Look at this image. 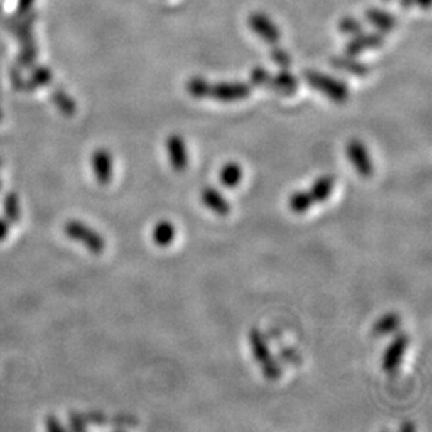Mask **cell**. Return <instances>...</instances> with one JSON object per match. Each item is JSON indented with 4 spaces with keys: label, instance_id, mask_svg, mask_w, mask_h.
Wrapping results in <instances>:
<instances>
[{
    "label": "cell",
    "instance_id": "12",
    "mask_svg": "<svg viewBox=\"0 0 432 432\" xmlns=\"http://www.w3.org/2000/svg\"><path fill=\"white\" fill-rule=\"evenodd\" d=\"M330 65L340 72H345V73H348L351 76H357V77H365L369 75V70H371L365 63L357 60L355 56H350V55L332 58Z\"/></svg>",
    "mask_w": 432,
    "mask_h": 432
},
{
    "label": "cell",
    "instance_id": "17",
    "mask_svg": "<svg viewBox=\"0 0 432 432\" xmlns=\"http://www.w3.org/2000/svg\"><path fill=\"white\" fill-rule=\"evenodd\" d=\"M153 241L160 248L170 247L176 237V228L170 221H160L153 230Z\"/></svg>",
    "mask_w": 432,
    "mask_h": 432
},
{
    "label": "cell",
    "instance_id": "39",
    "mask_svg": "<svg viewBox=\"0 0 432 432\" xmlns=\"http://www.w3.org/2000/svg\"><path fill=\"white\" fill-rule=\"evenodd\" d=\"M384 1H390V0H384Z\"/></svg>",
    "mask_w": 432,
    "mask_h": 432
},
{
    "label": "cell",
    "instance_id": "40",
    "mask_svg": "<svg viewBox=\"0 0 432 432\" xmlns=\"http://www.w3.org/2000/svg\"><path fill=\"white\" fill-rule=\"evenodd\" d=\"M0 11H1V7H0Z\"/></svg>",
    "mask_w": 432,
    "mask_h": 432
},
{
    "label": "cell",
    "instance_id": "30",
    "mask_svg": "<svg viewBox=\"0 0 432 432\" xmlns=\"http://www.w3.org/2000/svg\"><path fill=\"white\" fill-rule=\"evenodd\" d=\"M45 427L46 430L50 432H65L66 427L60 424V421L55 417V416H48L46 421H45Z\"/></svg>",
    "mask_w": 432,
    "mask_h": 432
},
{
    "label": "cell",
    "instance_id": "11",
    "mask_svg": "<svg viewBox=\"0 0 432 432\" xmlns=\"http://www.w3.org/2000/svg\"><path fill=\"white\" fill-rule=\"evenodd\" d=\"M200 198H202L203 205L218 216H228L231 213V205L224 198V195L220 190H217L216 188L206 186L202 190Z\"/></svg>",
    "mask_w": 432,
    "mask_h": 432
},
{
    "label": "cell",
    "instance_id": "6",
    "mask_svg": "<svg viewBox=\"0 0 432 432\" xmlns=\"http://www.w3.org/2000/svg\"><path fill=\"white\" fill-rule=\"evenodd\" d=\"M249 28L264 43L274 45L281 38L279 26L264 13H252L248 17Z\"/></svg>",
    "mask_w": 432,
    "mask_h": 432
},
{
    "label": "cell",
    "instance_id": "23",
    "mask_svg": "<svg viewBox=\"0 0 432 432\" xmlns=\"http://www.w3.org/2000/svg\"><path fill=\"white\" fill-rule=\"evenodd\" d=\"M270 59L281 69H288L293 63V58L291 55L281 46H277L274 43V46L270 49Z\"/></svg>",
    "mask_w": 432,
    "mask_h": 432
},
{
    "label": "cell",
    "instance_id": "16",
    "mask_svg": "<svg viewBox=\"0 0 432 432\" xmlns=\"http://www.w3.org/2000/svg\"><path fill=\"white\" fill-rule=\"evenodd\" d=\"M401 325V318L400 315L394 313V312H389L384 316H381L374 325H372V329H371V333L372 336H377V338H382V336H387L390 335L393 332H396Z\"/></svg>",
    "mask_w": 432,
    "mask_h": 432
},
{
    "label": "cell",
    "instance_id": "5",
    "mask_svg": "<svg viewBox=\"0 0 432 432\" xmlns=\"http://www.w3.org/2000/svg\"><path fill=\"white\" fill-rule=\"evenodd\" d=\"M346 153L351 166L355 168L360 176L371 178L374 175V164L371 156L368 153V148L361 140L358 139L350 140L347 144Z\"/></svg>",
    "mask_w": 432,
    "mask_h": 432
},
{
    "label": "cell",
    "instance_id": "28",
    "mask_svg": "<svg viewBox=\"0 0 432 432\" xmlns=\"http://www.w3.org/2000/svg\"><path fill=\"white\" fill-rule=\"evenodd\" d=\"M69 427L72 431H86L88 428L83 413L72 411L69 414Z\"/></svg>",
    "mask_w": 432,
    "mask_h": 432
},
{
    "label": "cell",
    "instance_id": "31",
    "mask_svg": "<svg viewBox=\"0 0 432 432\" xmlns=\"http://www.w3.org/2000/svg\"><path fill=\"white\" fill-rule=\"evenodd\" d=\"M36 0H18L17 1V14L21 17L24 14H27L31 9H33V4H34Z\"/></svg>",
    "mask_w": 432,
    "mask_h": 432
},
{
    "label": "cell",
    "instance_id": "10",
    "mask_svg": "<svg viewBox=\"0 0 432 432\" xmlns=\"http://www.w3.org/2000/svg\"><path fill=\"white\" fill-rule=\"evenodd\" d=\"M384 36L381 33H360L346 45V53L350 56H358L360 53L377 49L384 45Z\"/></svg>",
    "mask_w": 432,
    "mask_h": 432
},
{
    "label": "cell",
    "instance_id": "2",
    "mask_svg": "<svg viewBox=\"0 0 432 432\" xmlns=\"http://www.w3.org/2000/svg\"><path fill=\"white\" fill-rule=\"evenodd\" d=\"M249 347L254 358L259 364L264 378L269 381H277L281 377V367L273 358L271 351L266 343V339L258 329L249 330Z\"/></svg>",
    "mask_w": 432,
    "mask_h": 432
},
{
    "label": "cell",
    "instance_id": "25",
    "mask_svg": "<svg viewBox=\"0 0 432 432\" xmlns=\"http://www.w3.org/2000/svg\"><path fill=\"white\" fill-rule=\"evenodd\" d=\"M50 80H52L50 72L46 68H38L33 72L30 80L27 82L28 86L26 87V90H34L37 87L46 86Z\"/></svg>",
    "mask_w": 432,
    "mask_h": 432
},
{
    "label": "cell",
    "instance_id": "20",
    "mask_svg": "<svg viewBox=\"0 0 432 432\" xmlns=\"http://www.w3.org/2000/svg\"><path fill=\"white\" fill-rule=\"evenodd\" d=\"M315 205L309 190H298L294 192L288 199V207L296 215H303Z\"/></svg>",
    "mask_w": 432,
    "mask_h": 432
},
{
    "label": "cell",
    "instance_id": "24",
    "mask_svg": "<svg viewBox=\"0 0 432 432\" xmlns=\"http://www.w3.org/2000/svg\"><path fill=\"white\" fill-rule=\"evenodd\" d=\"M36 59H37V46L34 43V40L23 43L21 53H20V58H18L20 65L23 68H30V66H33Z\"/></svg>",
    "mask_w": 432,
    "mask_h": 432
},
{
    "label": "cell",
    "instance_id": "9",
    "mask_svg": "<svg viewBox=\"0 0 432 432\" xmlns=\"http://www.w3.org/2000/svg\"><path fill=\"white\" fill-rule=\"evenodd\" d=\"M167 151L173 171L183 173L189 166V154L185 140L179 134H171L167 139Z\"/></svg>",
    "mask_w": 432,
    "mask_h": 432
},
{
    "label": "cell",
    "instance_id": "36",
    "mask_svg": "<svg viewBox=\"0 0 432 432\" xmlns=\"http://www.w3.org/2000/svg\"><path fill=\"white\" fill-rule=\"evenodd\" d=\"M1 118H3V112H1V109H0V121H1Z\"/></svg>",
    "mask_w": 432,
    "mask_h": 432
},
{
    "label": "cell",
    "instance_id": "32",
    "mask_svg": "<svg viewBox=\"0 0 432 432\" xmlns=\"http://www.w3.org/2000/svg\"><path fill=\"white\" fill-rule=\"evenodd\" d=\"M9 231H10V222L6 218L0 217V242L9 237Z\"/></svg>",
    "mask_w": 432,
    "mask_h": 432
},
{
    "label": "cell",
    "instance_id": "1",
    "mask_svg": "<svg viewBox=\"0 0 432 432\" xmlns=\"http://www.w3.org/2000/svg\"><path fill=\"white\" fill-rule=\"evenodd\" d=\"M303 77L308 86L322 92L336 104H345L350 97L348 87L340 79L328 76L316 70H303Z\"/></svg>",
    "mask_w": 432,
    "mask_h": 432
},
{
    "label": "cell",
    "instance_id": "19",
    "mask_svg": "<svg viewBox=\"0 0 432 432\" xmlns=\"http://www.w3.org/2000/svg\"><path fill=\"white\" fill-rule=\"evenodd\" d=\"M3 215L10 224H18L21 220V206L20 199L14 192H9L4 195L3 202Z\"/></svg>",
    "mask_w": 432,
    "mask_h": 432
},
{
    "label": "cell",
    "instance_id": "14",
    "mask_svg": "<svg viewBox=\"0 0 432 432\" xmlns=\"http://www.w3.org/2000/svg\"><path fill=\"white\" fill-rule=\"evenodd\" d=\"M365 18L368 23H371L375 28H378L382 33H390L397 26V18L394 14L377 7L368 9L365 11Z\"/></svg>",
    "mask_w": 432,
    "mask_h": 432
},
{
    "label": "cell",
    "instance_id": "37",
    "mask_svg": "<svg viewBox=\"0 0 432 432\" xmlns=\"http://www.w3.org/2000/svg\"><path fill=\"white\" fill-rule=\"evenodd\" d=\"M0 189H1V180H0Z\"/></svg>",
    "mask_w": 432,
    "mask_h": 432
},
{
    "label": "cell",
    "instance_id": "22",
    "mask_svg": "<svg viewBox=\"0 0 432 432\" xmlns=\"http://www.w3.org/2000/svg\"><path fill=\"white\" fill-rule=\"evenodd\" d=\"M209 87H210V82H207L206 79L199 77V76L189 79V82L186 83V90H188V92H189L193 98H198V99H205V98H207Z\"/></svg>",
    "mask_w": 432,
    "mask_h": 432
},
{
    "label": "cell",
    "instance_id": "4",
    "mask_svg": "<svg viewBox=\"0 0 432 432\" xmlns=\"http://www.w3.org/2000/svg\"><path fill=\"white\" fill-rule=\"evenodd\" d=\"M252 92L249 85L244 82H221L210 83L207 98L216 99L220 102H237L247 99Z\"/></svg>",
    "mask_w": 432,
    "mask_h": 432
},
{
    "label": "cell",
    "instance_id": "18",
    "mask_svg": "<svg viewBox=\"0 0 432 432\" xmlns=\"http://www.w3.org/2000/svg\"><path fill=\"white\" fill-rule=\"evenodd\" d=\"M218 178H220V182L222 183V186H225L228 189H234V188H237L241 183V180L244 178V171H242V168H241L239 164H237V163H227L221 168Z\"/></svg>",
    "mask_w": 432,
    "mask_h": 432
},
{
    "label": "cell",
    "instance_id": "34",
    "mask_svg": "<svg viewBox=\"0 0 432 432\" xmlns=\"http://www.w3.org/2000/svg\"><path fill=\"white\" fill-rule=\"evenodd\" d=\"M400 4H401V7H403L404 10H409V9H411V6L414 4V0H400Z\"/></svg>",
    "mask_w": 432,
    "mask_h": 432
},
{
    "label": "cell",
    "instance_id": "8",
    "mask_svg": "<svg viewBox=\"0 0 432 432\" xmlns=\"http://www.w3.org/2000/svg\"><path fill=\"white\" fill-rule=\"evenodd\" d=\"M91 168L99 185H108L114 176V160L108 150L98 148L91 157Z\"/></svg>",
    "mask_w": 432,
    "mask_h": 432
},
{
    "label": "cell",
    "instance_id": "26",
    "mask_svg": "<svg viewBox=\"0 0 432 432\" xmlns=\"http://www.w3.org/2000/svg\"><path fill=\"white\" fill-rule=\"evenodd\" d=\"M251 83L255 87H260V88H269L270 87V80H271V73L261 68V66H256L251 70Z\"/></svg>",
    "mask_w": 432,
    "mask_h": 432
},
{
    "label": "cell",
    "instance_id": "15",
    "mask_svg": "<svg viewBox=\"0 0 432 432\" xmlns=\"http://www.w3.org/2000/svg\"><path fill=\"white\" fill-rule=\"evenodd\" d=\"M333 189H335V178L330 175H323L313 182V185L309 189V193L316 205L326 202L330 198Z\"/></svg>",
    "mask_w": 432,
    "mask_h": 432
},
{
    "label": "cell",
    "instance_id": "35",
    "mask_svg": "<svg viewBox=\"0 0 432 432\" xmlns=\"http://www.w3.org/2000/svg\"><path fill=\"white\" fill-rule=\"evenodd\" d=\"M401 431H414V426H411V424L403 426V427H401Z\"/></svg>",
    "mask_w": 432,
    "mask_h": 432
},
{
    "label": "cell",
    "instance_id": "38",
    "mask_svg": "<svg viewBox=\"0 0 432 432\" xmlns=\"http://www.w3.org/2000/svg\"><path fill=\"white\" fill-rule=\"evenodd\" d=\"M0 167H1V158H0Z\"/></svg>",
    "mask_w": 432,
    "mask_h": 432
},
{
    "label": "cell",
    "instance_id": "7",
    "mask_svg": "<svg viewBox=\"0 0 432 432\" xmlns=\"http://www.w3.org/2000/svg\"><path fill=\"white\" fill-rule=\"evenodd\" d=\"M410 343V339L407 335L404 333H400L397 335L389 346L387 347L385 350V354L382 357V368L385 372H394L400 364H401V360L404 357V352H406V348Z\"/></svg>",
    "mask_w": 432,
    "mask_h": 432
},
{
    "label": "cell",
    "instance_id": "33",
    "mask_svg": "<svg viewBox=\"0 0 432 432\" xmlns=\"http://www.w3.org/2000/svg\"><path fill=\"white\" fill-rule=\"evenodd\" d=\"M414 3H417L421 9H428L431 4V0H414Z\"/></svg>",
    "mask_w": 432,
    "mask_h": 432
},
{
    "label": "cell",
    "instance_id": "13",
    "mask_svg": "<svg viewBox=\"0 0 432 432\" xmlns=\"http://www.w3.org/2000/svg\"><path fill=\"white\" fill-rule=\"evenodd\" d=\"M269 90L284 95H294L298 91V79L288 72V69H281L279 73L271 76Z\"/></svg>",
    "mask_w": 432,
    "mask_h": 432
},
{
    "label": "cell",
    "instance_id": "27",
    "mask_svg": "<svg viewBox=\"0 0 432 432\" xmlns=\"http://www.w3.org/2000/svg\"><path fill=\"white\" fill-rule=\"evenodd\" d=\"M339 30L342 34H346V36H357L360 33H362L364 27H362V23L354 17H345L340 20L339 23Z\"/></svg>",
    "mask_w": 432,
    "mask_h": 432
},
{
    "label": "cell",
    "instance_id": "3",
    "mask_svg": "<svg viewBox=\"0 0 432 432\" xmlns=\"http://www.w3.org/2000/svg\"><path fill=\"white\" fill-rule=\"evenodd\" d=\"M65 234L70 239L82 244L92 255H101L105 251V239L102 235L80 221L72 220L66 222Z\"/></svg>",
    "mask_w": 432,
    "mask_h": 432
},
{
    "label": "cell",
    "instance_id": "21",
    "mask_svg": "<svg viewBox=\"0 0 432 432\" xmlns=\"http://www.w3.org/2000/svg\"><path fill=\"white\" fill-rule=\"evenodd\" d=\"M52 102L55 104V107L66 117H72L76 114V102L72 97H69V94H66L62 90H56L52 92Z\"/></svg>",
    "mask_w": 432,
    "mask_h": 432
},
{
    "label": "cell",
    "instance_id": "29",
    "mask_svg": "<svg viewBox=\"0 0 432 432\" xmlns=\"http://www.w3.org/2000/svg\"><path fill=\"white\" fill-rule=\"evenodd\" d=\"M85 420H86L87 426H102L107 423V418L102 413L98 411H88L85 413Z\"/></svg>",
    "mask_w": 432,
    "mask_h": 432
}]
</instances>
